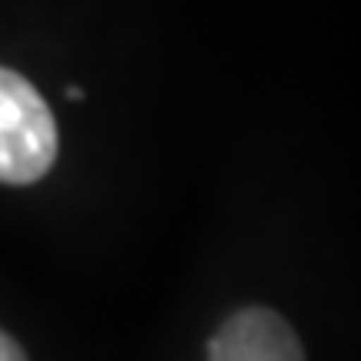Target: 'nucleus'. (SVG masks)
Returning <instances> with one entry per match:
<instances>
[{
  "label": "nucleus",
  "mask_w": 361,
  "mask_h": 361,
  "mask_svg": "<svg viewBox=\"0 0 361 361\" xmlns=\"http://www.w3.org/2000/svg\"><path fill=\"white\" fill-rule=\"evenodd\" d=\"M0 361H27V355L20 351V345H17L7 331H0Z\"/></svg>",
  "instance_id": "7ed1b4c3"
},
{
  "label": "nucleus",
  "mask_w": 361,
  "mask_h": 361,
  "mask_svg": "<svg viewBox=\"0 0 361 361\" xmlns=\"http://www.w3.org/2000/svg\"><path fill=\"white\" fill-rule=\"evenodd\" d=\"M57 157V124L27 78L0 67V180L34 184Z\"/></svg>",
  "instance_id": "f257e3e1"
},
{
  "label": "nucleus",
  "mask_w": 361,
  "mask_h": 361,
  "mask_svg": "<svg viewBox=\"0 0 361 361\" xmlns=\"http://www.w3.org/2000/svg\"><path fill=\"white\" fill-rule=\"evenodd\" d=\"M207 361H305V351L295 328L278 311L245 308L211 338Z\"/></svg>",
  "instance_id": "f03ea898"
},
{
  "label": "nucleus",
  "mask_w": 361,
  "mask_h": 361,
  "mask_svg": "<svg viewBox=\"0 0 361 361\" xmlns=\"http://www.w3.org/2000/svg\"><path fill=\"white\" fill-rule=\"evenodd\" d=\"M64 94H67V101H84V90L80 87H67Z\"/></svg>",
  "instance_id": "20e7f679"
}]
</instances>
